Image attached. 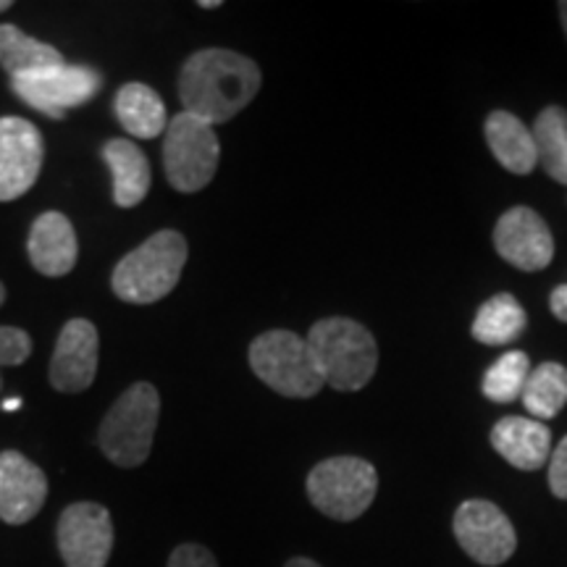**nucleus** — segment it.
I'll return each instance as SVG.
<instances>
[{"label":"nucleus","instance_id":"obj_31","mask_svg":"<svg viewBox=\"0 0 567 567\" xmlns=\"http://www.w3.org/2000/svg\"><path fill=\"white\" fill-rule=\"evenodd\" d=\"M559 19H563V30H565V38H567V0L559 3Z\"/></svg>","mask_w":567,"mask_h":567},{"label":"nucleus","instance_id":"obj_4","mask_svg":"<svg viewBox=\"0 0 567 567\" xmlns=\"http://www.w3.org/2000/svg\"><path fill=\"white\" fill-rule=\"evenodd\" d=\"M161 421V394L147 381H137L113 402L105 413L97 444L103 455L118 467H140L153 450L155 429Z\"/></svg>","mask_w":567,"mask_h":567},{"label":"nucleus","instance_id":"obj_18","mask_svg":"<svg viewBox=\"0 0 567 567\" xmlns=\"http://www.w3.org/2000/svg\"><path fill=\"white\" fill-rule=\"evenodd\" d=\"M484 134L488 142V151L494 153L496 163H499L502 168H507L509 174L526 176L538 166L534 134H530V130H526V124H523L515 113L509 111L488 113Z\"/></svg>","mask_w":567,"mask_h":567},{"label":"nucleus","instance_id":"obj_12","mask_svg":"<svg viewBox=\"0 0 567 567\" xmlns=\"http://www.w3.org/2000/svg\"><path fill=\"white\" fill-rule=\"evenodd\" d=\"M97 360H101V337H97L95 323L87 318H71L61 329L51 368H48L55 392H87L97 375Z\"/></svg>","mask_w":567,"mask_h":567},{"label":"nucleus","instance_id":"obj_6","mask_svg":"<svg viewBox=\"0 0 567 567\" xmlns=\"http://www.w3.org/2000/svg\"><path fill=\"white\" fill-rule=\"evenodd\" d=\"M221 161V142L203 118L182 111L172 116L163 142V172L176 193H200L208 187Z\"/></svg>","mask_w":567,"mask_h":567},{"label":"nucleus","instance_id":"obj_2","mask_svg":"<svg viewBox=\"0 0 567 567\" xmlns=\"http://www.w3.org/2000/svg\"><path fill=\"white\" fill-rule=\"evenodd\" d=\"M189 258V245L182 231H155L118 260L111 274V289L122 302L153 305L166 300L182 279Z\"/></svg>","mask_w":567,"mask_h":567},{"label":"nucleus","instance_id":"obj_21","mask_svg":"<svg viewBox=\"0 0 567 567\" xmlns=\"http://www.w3.org/2000/svg\"><path fill=\"white\" fill-rule=\"evenodd\" d=\"M63 55L48 42L30 38L13 24H0V66L13 76H27L34 71L63 66Z\"/></svg>","mask_w":567,"mask_h":567},{"label":"nucleus","instance_id":"obj_19","mask_svg":"<svg viewBox=\"0 0 567 567\" xmlns=\"http://www.w3.org/2000/svg\"><path fill=\"white\" fill-rule=\"evenodd\" d=\"M113 111H116V118L124 126V132L137 140L161 137L168 122H172L163 97L145 82H126L124 87H118Z\"/></svg>","mask_w":567,"mask_h":567},{"label":"nucleus","instance_id":"obj_13","mask_svg":"<svg viewBox=\"0 0 567 567\" xmlns=\"http://www.w3.org/2000/svg\"><path fill=\"white\" fill-rule=\"evenodd\" d=\"M494 247L505 264L520 271H542L555 258V239L534 208L515 205L496 221Z\"/></svg>","mask_w":567,"mask_h":567},{"label":"nucleus","instance_id":"obj_1","mask_svg":"<svg viewBox=\"0 0 567 567\" xmlns=\"http://www.w3.org/2000/svg\"><path fill=\"white\" fill-rule=\"evenodd\" d=\"M260 82L264 74L252 59L226 48H205L184 61L179 101L205 124H226L255 101Z\"/></svg>","mask_w":567,"mask_h":567},{"label":"nucleus","instance_id":"obj_7","mask_svg":"<svg viewBox=\"0 0 567 567\" xmlns=\"http://www.w3.org/2000/svg\"><path fill=\"white\" fill-rule=\"evenodd\" d=\"M379 473L363 457H329L308 473V499L318 513L339 523L358 520L373 505Z\"/></svg>","mask_w":567,"mask_h":567},{"label":"nucleus","instance_id":"obj_20","mask_svg":"<svg viewBox=\"0 0 567 567\" xmlns=\"http://www.w3.org/2000/svg\"><path fill=\"white\" fill-rule=\"evenodd\" d=\"M526 310L513 295H494L478 308L476 321H473V339L488 347L513 344L526 331Z\"/></svg>","mask_w":567,"mask_h":567},{"label":"nucleus","instance_id":"obj_3","mask_svg":"<svg viewBox=\"0 0 567 567\" xmlns=\"http://www.w3.org/2000/svg\"><path fill=\"white\" fill-rule=\"evenodd\" d=\"M308 347L323 384L337 392H360L379 368V344L352 318H323L310 326Z\"/></svg>","mask_w":567,"mask_h":567},{"label":"nucleus","instance_id":"obj_9","mask_svg":"<svg viewBox=\"0 0 567 567\" xmlns=\"http://www.w3.org/2000/svg\"><path fill=\"white\" fill-rule=\"evenodd\" d=\"M455 538L471 559L484 567L507 563L517 549V534L509 517L494 502L467 499L455 513Z\"/></svg>","mask_w":567,"mask_h":567},{"label":"nucleus","instance_id":"obj_23","mask_svg":"<svg viewBox=\"0 0 567 567\" xmlns=\"http://www.w3.org/2000/svg\"><path fill=\"white\" fill-rule=\"evenodd\" d=\"M523 402L530 415L549 421L567 405V368L559 363H542L530 368V375L523 389Z\"/></svg>","mask_w":567,"mask_h":567},{"label":"nucleus","instance_id":"obj_14","mask_svg":"<svg viewBox=\"0 0 567 567\" xmlns=\"http://www.w3.org/2000/svg\"><path fill=\"white\" fill-rule=\"evenodd\" d=\"M48 499V478L40 465L17 450L0 452V520L24 526Z\"/></svg>","mask_w":567,"mask_h":567},{"label":"nucleus","instance_id":"obj_15","mask_svg":"<svg viewBox=\"0 0 567 567\" xmlns=\"http://www.w3.org/2000/svg\"><path fill=\"white\" fill-rule=\"evenodd\" d=\"M27 252H30L32 268L42 276L59 279V276L74 271L76 258H80V243H76L74 224L69 221V216L59 210L40 213L30 229Z\"/></svg>","mask_w":567,"mask_h":567},{"label":"nucleus","instance_id":"obj_25","mask_svg":"<svg viewBox=\"0 0 567 567\" xmlns=\"http://www.w3.org/2000/svg\"><path fill=\"white\" fill-rule=\"evenodd\" d=\"M32 337L19 326H0V368H13L30 360Z\"/></svg>","mask_w":567,"mask_h":567},{"label":"nucleus","instance_id":"obj_17","mask_svg":"<svg viewBox=\"0 0 567 567\" xmlns=\"http://www.w3.org/2000/svg\"><path fill=\"white\" fill-rule=\"evenodd\" d=\"M103 161L113 176V203L118 208H137L151 193V161L140 151L137 142L116 137L103 145Z\"/></svg>","mask_w":567,"mask_h":567},{"label":"nucleus","instance_id":"obj_30","mask_svg":"<svg viewBox=\"0 0 567 567\" xmlns=\"http://www.w3.org/2000/svg\"><path fill=\"white\" fill-rule=\"evenodd\" d=\"M21 408V400H19V396H13V400H6L3 402V410H6V413H13V410H19Z\"/></svg>","mask_w":567,"mask_h":567},{"label":"nucleus","instance_id":"obj_22","mask_svg":"<svg viewBox=\"0 0 567 567\" xmlns=\"http://www.w3.org/2000/svg\"><path fill=\"white\" fill-rule=\"evenodd\" d=\"M534 142L538 163L549 179L567 187V111L559 105H549L536 116L534 122Z\"/></svg>","mask_w":567,"mask_h":567},{"label":"nucleus","instance_id":"obj_27","mask_svg":"<svg viewBox=\"0 0 567 567\" xmlns=\"http://www.w3.org/2000/svg\"><path fill=\"white\" fill-rule=\"evenodd\" d=\"M549 488L557 499H567V436L549 457Z\"/></svg>","mask_w":567,"mask_h":567},{"label":"nucleus","instance_id":"obj_16","mask_svg":"<svg viewBox=\"0 0 567 567\" xmlns=\"http://www.w3.org/2000/svg\"><path fill=\"white\" fill-rule=\"evenodd\" d=\"M492 446L517 471H538L551 457V434L544 423L509 415L492 429Z\"/></svg>","mask_w":567,"mask_h":567},{"label":"nucleus","instance_id":"obj_11","mask_svg":"<svg viewBox=\"0 0 567 567\" xmlns=\"http://www.w3.org/2000/svg\"><path fill=\"white\" fill-rule=\"evenodd\" d=\"M59 551L66 567H105L113 551L111 513L97 502H74L59 517Z\"/></svg>","mask_w":567,"mask_h":567},{"label":"nucleus","instance_id":"obj_32","mask_svg":"<svg viewBox=\"0 0 567 567\" xmlns=\"http://www.w3.org/2000/svg\"><path fill=\"white\" fill-rule=\"evenodd\" d=\"M197 6H200V9H218L221 3H218V0H200Z\"/></svg>","mask_w":567,"mask_h":567},{"label":"nucleus","instance_id":"obj_34","mask_svg":"<svg viewBox=\"0 0 567 567\" xmlns=\"http://www.w3.org/2000/svg\"><path fill=\"white\" fill-rule=\"evenodd\" d=\"M6 302V287H3V281H0V305Z\"/></svg>","mask_w":567,"mask_h":567},{"label":"nucleus","instance_id":"obj_5","mask_svg":"<svg viewBox=\"0 0 567 567\" xmlns=\"http://www.w3.org/2000/svg\"><path fill=\"white\" fill-rule=\"evenodd\" d=\"M252 373L271 386L276 394L308 400L326 386L318 365L310 352L308 339L297 337L295 331L271 329L252 339L250 352Z\"/></svg>","mask_w":567,"mask_h":567},{"label":"nucleus","instance_id":"obj_33","mask_svg":"<svg viewBox=\"0 0 567 567\" xmlns=\"http://www.w3.org/2000/svg\"><path fill=\"white\" fill-rule=\"evenodd\" d=\"M11 0H0V13H3V11H9L11 9Z\"/></svg>","mask_w":567,"mask_h":567},{"label":"nucleus","instance_id":"obj_24","mask_svg":"<svg viewBox=\"0 0 567 567\" xmlns=\"http://www.w3.org/2000/svg\"><path fill=\"white\" fill-rule=\"evenodd\" d=\"M528 375H530L528 354L523 350H509L486 371L484 394L492 402H499V405H505V402H515L517 396H523Z\"/></svg>","mask_w":567,"mask_h":567},{"label":"nucleus","instance_id":"obj_10","mask_svg":"<svg viewBox=\"0 0 567 567\" xmlns=\"http://www.w3.org/2000/svg\"><path fill=\"white\" fill-rule=\"evenodd\" d=\"M45 142L30 118H0V203H13L38 184Z\"/></svg>","mask_w":567,"mask_h":567},{"label":"nucleus","instance_id":"obj_29","mask_svg":"<svg viewBox=\"0 0 567 567\" xmlns=\"http://www.w3.org/2000/svg\"><path fill=\"white\" fill-rule=\"evenodd\" d=\"M284 567H321V565L313 563V559H308V557H292Z\"/></svg>","mask_w":567,"mask_h":567},{"label":"nucleus","instance_id":"obj_8","mask_svg":"<svg viewBox=\"0 0 567 567\" xmlns=\"http://www.w3.org/2000/svg\"><path fill=\"white\" fill-rule=\"evenodd\" d=\"M103 87V76L90 66H53L27 76H13L11 90L30 109L48 118H66L69 109L90 103Z\"/></svg>","mask_w":567,"mask_h":567},{"label":"nucleus","instance_id":"obj_26","mask_svg":"<svg viewBox=\"0 0 567 567\" xmlns=\"http://www.w3.org/2000/svg\"><path fill=\"white\" fill-rule=\"evenodd\" d=\"M168 567H218V559L203 544H179L168 557Z\"/></svg>","mask_w":567,"mask_h":567},{"label":"nucleus","instance_id":"obj_28","mask_svg":"<svg viewBox=\"0 0 567 567\" xmlns=\"http://www.w3.org/2000/svg\"><path fill=\"white\" fill-rule=\"evenodd\" d=\"M549 308H551V313L559 318V321L567 323V284H563V287H557L555 292H551Z\"/></svg>","mask_w":567,"mask_h":567}]
</instances>
